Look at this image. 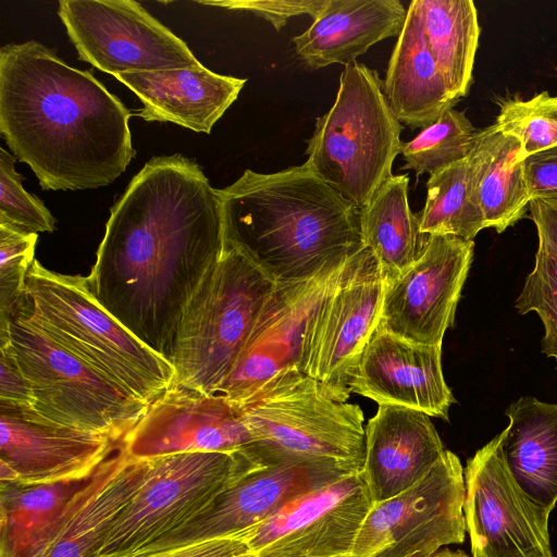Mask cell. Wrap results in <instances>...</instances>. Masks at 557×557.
I'll use <instances>...</instances> for the list:
<instances>
[{
	"label": "cell",
	"mask_w": 557,
	"mask_h": 557,
	"mask_svg": "<svg viewBox=\"0 0 557 557\" xmlns=\"http://www.w3.org/2000/svg\"><path fill=\"white\" fill-rule=\"evenodd\" d=\"M218 194L224 244L275 282L311 278L364 247L360 209L307 162L269 174L246 170Z\"/></svg>",
	"instance_id": "3957f363"
},
{
	"label": "cell",
	"mask_w": 557,
	"mask_h": 557,
	"mask_svg": "<svg viewBox=\"0 0 557 557\" xmlns=\"http://www.w3.org/2000/svg\"><path fill=\"white\" fill-rule=\"evenodd\" d=\"M345 261L311 278L276 282L219 394L235 405L277 372L298 368L307 322Z\"/></svg>",
	"instance_id": "ac0fdd59"
},
{
	"label": "cell",
	"mask_w": 557,
	"mask_h": 557,
	"mask_svg": "<svg viewBox=\"0 0 557 557\" xmlns=\"http://www.w3.org/2000/svg\"><path fill=\"white\" fill-rule=\"evenodd\" d=\"M503 430L467 460L463 513L472 557H552L549 515L519 487Z\"/></svg>",
	"instance_id": "5bb4252c"
},
{
	"label": "cell",
	"mask_w": 557,
	"mask_h": 557,
	"mask_svg": "<svg viewBox=\"0 0 557 557\" xmlns=\"http://www.w3.org/2000/svg\"><path fill=\"white\" fill-rule=\"evenodd\" d=\"M503 449L523 493L548 513L557 504V404L523 396L505 411Z\"/></svg>",
	"instance_id": "484cf974"
},
{
	"label": "cell",
	"mask_w": 557,
	"mask_h": 557,
	"mask_svg": "<svg viewBox=\"0 0 557 557\" xmlns=\"http://www.w3.org/2000/svg\"><path fill=\"white\" fill-rule=\"evenodd\" d=\"M275 284L247 253L224 244L180 324L174 383L219 394Z\"/></svg>",
	"instance_id": "52a82bcc"
},
{
	"label": "cell",
	"mask_w": 557,
	"mask_h": 557,
	"mask_svg": "<svg viewBox=\"0 0 557 557\" xmlns=\"http://www.w3.org/2000/svg\"><path fill=\"white\" fill-rule=\"evenodd\" d=\"M218 189L176 153L151 158L110 210L86 276L98 302L172 363L180 324L223 251Z\"/></svg>",
	"instance_id": "6da1fadb"
},
{
	"label": "cell",
	"mask_w": 557,
	"mask_h": 557,
	"mask_svg": "<svg viewBox=\"0 0 557 557\" xmlns=\"http://www.w3.org/2000/svg\"><path fill=\"white\" fill-rule=\"evenodd\" d=\"M350 392L448 420L455 403L442 370V345L418 344L376 329L366 346Z\"/></svg>",
	"instance_id": "ffe728a7"
},
{
	"label": "cell",
	"mask_w": 557,
	"mask_h": 557,
	"mask_svg": "<svg viewBox=\"0 0 557 557\" xmlns=\"http://www.w3.org/2000/svg\"><path fill=\"white\" fill-rule=\"evenodd\" d=\"M253 438L222 394H205L173 382L151 401L123 437L139 459L185 453H237Z\"/></svg>",
	"instance_id": "e0dca14e"
},
{
	"label": "cell",
	"mask_w": 557,
	"mask_h": 557,
	"mask_svg": "<svg viewBox=\"0 0 557 557\" xmlns=\"http://www.w3.org/2000/svg\"><path fill=\"white\" fill-rule=\"evenodd\" d=\"M552 557H554V556H552Z\"/></svg>",
	"instance_id": "f6af8a7d"
},
{
	"label": "cell",
	"mask_w": 557,
	"mask_h": 557,
	"mask_svg": "<svg viewBox=\"0 0 557 557\" xmlns=\"http://www.w3.org/2000/svg\"><path fill=\"white\" fill-rule=\"evenodd\" d=\"M529 211L539 238L535 255L544 258L557 272V198L531 199Z\"/></svg>",
	"instance_id": "ab89813d"
},
{
	"label": "cell",
	"mask_w": 557,
	"mask_h": 557,
	"mask_svg": "<svg viewBox=\"0 0 557 557\" xmlns=\"http://www.w3.org/2000/svg\"><path fill=\"white\" fill-rule=\"evenodd\" d=\"M144 104L138 115L147 122H170L210 134L237 99L246 78L199 67L120 73L114 76Z\"/></svg>",
	"instance_id": "603a6c76"
},
{
	"label": "cell",
	"mask_w": 557,
	"mask_h": 557,
	"mask_svg": "<svg viewBox=\"0 0 557 557\" xmlns=\"http://www.w3.org/2000/svg\"><path fill=\"white\" fill-rule=\"evenodd\" d=\"M253 443L248 455L264 466L288 459H322L362 470L363 412L297 367L277 372L232 405Z\"/></svg>",
	"instance_id": "5b68a950"
},
{
	"label": "cell",
	"mask_w": 557,
	"mask_h": 557,
	"mask_svg": "<svg viewBox=\"0 0 557 557\" xmlns=\"http://www.w3.org/2000/svg\"><path fill=\"white\" fill-rule=\"evenodd\" d=\"M129 110L90 71L29 40L0 49V133L45 190L109 185L135 156Z\"/></svg>",
	"instance_id": "7a4b0ae2"
},
{
	"label": "cell",
	"mask_w": 557,
	"mask_h": 557,
	"mask_svg": "<svg viewBox=\"0 0 557 557\" xmlns=\"http://www.w3.org/2000/svg\"><path fill=\"white\" fill-rule=\"evenodd\" d=\"M521 143L495 124L478 129L468 154L486 227L503 233L529 210Z\"/></svg>",
	"instance_id": "4316f807"
},
{
	"label": "cell",
	"mask_w": 557,
	"mask_h": 557,
	"mask_svg": "<svg viewBox=\"0 0 557 557\" xmlns=\"http://www.w3.org/2000/svg\"><path fill=\"white\" fill-rule=\"evenodd\" d=\"M15 317L39 329L145 406L174 382L173 364L98 302L86 276L57 273L35 259L27 273L24 302Z\"/></svg>",
	"instance_id": "277c9868"
},
{
	"label": "cell",
	"mask_w": 557,
	"mask_h": 557,
	"mask_svg": "<svg viewBox=\"0 0 557 557\" xmlns=\"http://www.w3.org/2000/svg\"><path fill=\"white\" fill-rule=\"evenodd\" d=\"M58 14L78 58L113 76L199 67L186 42L133 0H61Z\"/></svg>",
	"instance_id": "4fadbf2b"
},
{
	"label": "cell",
	"mask_w": 557,
	"mask_h": 557,
	"mask_svg": "<svg viewBox=\"0 0 557 557\" xmlns=\"http://www.w3.org/2000/svg\"><path fill=\"white\" fill-rule=\"evenodd\" d=\"M531 199L557 198V146L523 161Z\"/></svg>",
	"instance_id": "f35d334b"
},
{
	"label": "cell",
	"mask_w": 557,
	"mask_h": 557,
	"mask_svg": "<svg viewBox=\"0 0 557 557\" xmlns=\"http://www.w3.org/2000/svg\"><path fill=\"white\" fill-rule=\"evenodd\" d=\"M360 471L350 463L322 459H288L260 466L240 476L188 522L127 557L237 535L295 498Z\"/></svg>",
	"instance_id": "7c38bea8"
},
{
	"label": "cell",
	"mask_w": 557,
	"mask_h": 557,
	"mask_svg": "<svg viewBox=\"0 0 557 557\" xmlns=\"http://www.w3.org/2000/svg\"><path fill=\"white\" fill-rule=\"evenodd\" d=\"M476 131L463 111L447 110L434 123L421 128L414 138L403 144L404 169L418 175H431L466 159Z\"/></svg>",
	"instance_id": "1f68e13d"
},
{
	"label": "cell",
	"mask_w": 557,
	"mask_h": 557,
	"mask_svg": "<svg viewBox=\"0 0 557 557\" xmlns=\"http://www.w3.org/2000/svg\"><path fill=\"white\" fill-rule=\"evenodd\" d=\"M373 505L360 472L308 492L237 536L257 557H337L352 554Z\"/></svg>",
	"instance_id": "9a60e30c"
},
{
	"label": "cell",
	"mask_w": 557,
	"mask_h": 557,
	"mask_svg": "<svg viewBox=\"0 0 557 557\" xmlns=\"http://www.w3.org/2000/svg\"><path fill=\"white\" fill-rule=\"evenodd\" d=\"M465 476L459 457L445 450L416 484L374 503L352 547L357 557H428L465 541Z\"/></svg>",
	"instance_id": "8fae6325"
},
{
	"label": "cell",
	"mask_w": 557,
	"mask_h": 557,
	"mask_svg": "<svg viewBox=\"0 0 557 557\" xmlns=\"http://www.w3.org/2000/svg\"><path fill=\"white\" fill-rule=\"evenodd\" d=\"M0 408L21 412L35 410L28 382L16 360L10 336L0 339Z\"/></svg>",
	"instance_id": "74e56055"
},
{
	"label": "cell",
	"mask_w": 557,
	"mask_h": 557,
	"mask_svg": "<svg viewBox=\"0 0 557 557\" xmlns=\"http://www.w3.org/2000/svg\"><path fill=\"white\" fill-rule=\"evenodd\" d=\"M16 158L0 147V224L26 233L55 230V219L44 202L26 191L24 177L14 169Z\"/></svg>",
	"instance_id": "e575fe53"
},
{
	"label": "cell",
	"mask_w": 557,
	"mask_h": 557,
	"mask_svg": "<svg viewBox=\"0 0 557 557\" xmlns=\"http://www.w3.org/2000/svg\"><path fill=\"white\" fill-rule=\"evenodd\" d=\"M123 441L89 475L50 483L0 484V557H44L74 515L124 462Z\"/></svg>",
	"instance_id": "d6986e66"
},
{
	"label": "cell",
	"mask_w": 557,
	"mask_h": 557,
	"mask_svg": "<svg viewBox=\"0 0 557 557\" xmlns=\"http://www.w3.org/2000/svg\"><path fill=\"white\" fill-rule=\"evenodd\" d=\"M10 341L34 409L44 419L123 438L146 410L147 406L20 317L10 322Z\"/></svg>",
	"instance_id": "ba28073f"
},
{
	"label": "cell",
	"mask_w": 557,
	"mask_h": 557,
	"mask_svg": "<svg viewBox=\"0 0 557 557\" xmlns=\"http://www.w3.org/2000/svg\"><path fill=\"white\" fill-rule=\"evenodd\" d=\"M428 47L449 92L468 94L479 47L480 26L471 0H418Z\"/></svg>",
	"instance_id": "f1b7e54d"
},
{
	"label": "cell",
	"mask_w": 557,
	"mask_h": 557,
	"mask_svg": "<svg viewBox=\"0 0 557 557\" xmlns=\"http://www.w3.org/2000/svg\"><path fill=\"white\" fill-rule=\"evenodd\" d=\"M37 238L36 233L0 224V327L10 324L24 302Z\"/></svg>",
	"instance_id": "836d02e7"
},
{
	"label": "cell",
	"mask_w": 557,
	"mask_h": 557,
	"mask_svg": "<svg viewBox=\"0 0 557 557\" xmlns=\"http://www.w3.org/2000/svg\"><path fill=\"white\" fill-rule=\"evenodd\" d=\"M233 557H257V556L255 554H252L251 552H249V553L233 556Z\"/></svg>",
	"instance_id": "7bdbcfd3"
},
{
	"label": "cell",
	"mask_w": 557,
	"mask_h": 557,
	"mask_svg": "<svg viewBox=\"0 0 557 557\" xmlns=\"http://www.w3.org/2000/svg\"><path fill=\"white\" fill-rule=\"evenodd\" d=\"M407 9L399 0H326L313 23L293 38L306 66L356 61L376 42L400 34Z\"/></svg>",
	"instance_id": "cb8c5ba5"
},
{
	"label": "cell",
	"mask_w": 557,
	"mask_h": 557,
	"mask_svg": "<svg viewBox=\"0 0 557 557\" xmlns=\"http://www.w3.org/2000/svg\"><path fill=\"white\" fill-rule=\"evenodd\" d=\"M382 85L398 121L412 129L434 123L458 102L428 47L418 0H412L407 9Z\"/></svg>",
	"instance_id": "d4e9b609"
},
{
	"label": "cell",
	"mask_w": 557,
	"mask_h": 557,
	"mask_svg": "<svg viewBox=\"0 0 557 557\" xmlns=\"http://www.w3.org/2000/svg\"><path fill=\"white\" fill-rule=\"evenodd\" d=\"M150 458L128 455L120 470L70 520L44 557H99L124 507L143 485Z\"/></svg>",
	"instance_id": "f546056e"
},
{
	"label": "cell",
	"mask_w": 557,
	"mask_h": 557,
	"mask_svg": "<svg viewBox=\"0 0 557 557\" xmlns=\"http://www.w3.org/2000/svg\"><path fill=\"white\" fill-rule=\"evenodd\" d=\"M420 235H451L473 240L486 228L468 157L430 175L426 199L416 215Z\"/></svg>",
	"instance_id": "4dcf8cb0"
},
{
	"label": "cell",
	"mask_w": 557,
	"mask_h": 557,
	"mask_svg": "<svg viewBox=\"0 0 557 557\" xmlns=\"http://www.w3.org/2000/svg\"><path fill=\"white\" fill-rule=\"evenodd\" d=\"M202 3L252 12L269 21L276 30H280L293 16L308 14L314 20L325 5L326 0H232Z\"/></svg>",
	"instance_id": "8d00e7d4"
},
{
	"label": "cell",
	"mask_w": 557,
	"mask_h": 557,
	"mask_svg": "<svg viewBox=\"0 0 557 557\" xmlns=\"http://www.w3.org/2000/svg\"><path fill=\"white\" fill-rule=\"evenodd\" d=\"M495 125L516 137L524 158L557 146V96L547 91L528 100L502 99Z\"/></svg>",
	"instance_id": "d6a6232c"
},
{
	"label": "cell",
	"mask_w": 557,
	"mask_h": 557,
	"mask_svg": "<svg viewBox=\"0 0 557 557\" xmlns=\"http://www.w3.org/2000/svg\"><path fill=\"white\" fill-rule=\"evenodd\" d=\"M246 450L150 458L146 479L117 517L99 557H127L182 527L248 471Z\"/></svg>",
	"instance_id": "9c48e42d"
},
{
	"label": "cell",
	"mask_w": 557,
	"mask_h": 557,
	"mask_svg": "<svg viewBox=\"0 0 557 557\" xmlns=\"http://www.w3.org/2000/svg\"><path fill=\"white\" fill-rule=\"evenodd\" d=\"M337 557H357V556H355V555H352V554H349V555L337 556Z\"/></svg>",
	"instance_id": "ee69618b"
},
{
	"label": "cell",
	"mask_w": 557,
	"mask_h": 557,
	"mask_svg": "<svg viewBox=\"0 0 557 557\" xmlns=\"http://www.w3.org/2000/svg\"><path fill=\"white\" fill-rule=\"evenodd\" d=\"M364 432L361 475L373 504L416 484L446 450L430 416L403 406L379 405Z\"/></svg>",
	"instance_id": "7402d4cb"
},
{
	"label": "cell",
	"mask_w": 557,
	"mask_h": 557,
	"mask_svg": "<svg viewBox=\"0 0 557 557\" xmlns=\"http://www.w3.org/2000/svg\"><path fill=\"white\" fill-rule=\"evenodd\" d=\"M409 176L392 175L360 209L363 245L373 252L385 283L406 271L418 258L420 240L417 216L408 202Z\"/></svg>",
	"instance_id": "83f0119b"
},
{
	"label": "cell",
	"mask_w": 557,
	"mask_h": 557,
	"mask_svg": "<svg viewBox=\"0 0 557 557\" xmlns=\"http://www.w3.org/2000/svg\"><path fill=\"white\" fill-rule=\"evenodd\" d=\"M123 438L52 423L42 417L0 413V462L29 484L91 474Z\"/></svg>",
	"instance_id": "44dd1931"
},
{
	"label": "cell",
	"mask_w": 557,
	"mask_h": 557,
	"mask_svg": "<svg viewBox=\"0 0 557 557\" xmlns=\"http://www.w3.org/2000/svg\"><path fill=\"white\" fill-rule=\"evenodd\" d=\"M515 308L520 314L537 313L545 332L541 350L554 358L557 367V272L544 258L535 255L534 268L524 280Z\"/></svg>",
	"instance_id": "d590c367"
},
{
	"label": "cell",
	"mask_w": 557,
	"mask_h": 557,
	"mask_svg": "<svg viewBox=\"0 0 557 557\" xmlns=\"http://www.w3.org/2000/svg\"><path fill=\"white\" fill-rule=\"evenodd\" d=\"M474 242L428 235L416 261L385 283L379 329L407 341L442 345L454 324Z\"/></svg>",
	"instance_id": "2e32d148"
},
{
	"label": "cell",
	"mask_w": 557,
	"mask_h": 557,
	"mask_svg": "<svg viewBox=\"0 0 557 557\" xmlns=\"http://www.w3.org/2000/svg\"><path fill=\"white\" fill-rule=\"evenodd\" d=\"M384 287L380 265L364 246L345 261L307 322L298 369L345 400L379 326Z\"/></svg>",
	"instance_id": "30bf717a"
},
{
	"label": "cell",
	"mask_w": 557,
	"mask_h": 557,
	"mask_svg": "<svg viewBox=\"0 0 557 557\" xmlns=\"http://www.w3.org/2000/svg\"><path fill=\"white\" fill-rule=\"evenodd\" d=\"M428 557H472V556L468 555L467 553H465L463 550H460V549L451 550L449 548H442Z\"/></svg>",
	"instance_id": "b9f144b4"
},
{
	"label": "cell",
	"mask_w": 557,
	"mask_h": 557,
	"mask_svg": "<svg viewBox=\"0 0 557 557\" xmlns=\"http://www.w3.org/2000/svg\"><path fill=\"white\" fill-rule=\"evenodd\" d=\"M401 131L376 72L354 61L344 66L332 108L317 119L306 162L320 180L362 209L393 175Z\"/></svg>",
	"instance_id": "8992f818"
},
{
	"label": "cell",
	"mask_w": 557,
	"mask_h": 557,
	"mask_svg": "<svg viewBox=\"0 0 557 557\" xmlns=\"http://www.w3.org/2000/svg\"><path fill=\"white\" fill-rule=\"evenodd\" d=\"M249 552L247 544L234 535L145 557H233Z\"/></svg>",
	"instance_id": "60d3db41"
}]
</instances>
